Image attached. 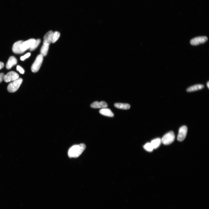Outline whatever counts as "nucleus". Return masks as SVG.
Instances as JSON below:
<instances>
[{"label":"nucleus","mask_w":209,"mask_h":209,"mask_svg":"<svg viewBox=\"0 0 209 209\" xmlns=\"http://www.w3.org/2000/svg\"><path fill=\"white\" fill-rule=\"evenodd\" d=\"M85 145L83 144L74 145L68 151V155L70 158H77L79 157L85 150Z\"/></svg>","instance_id":"f257e3e1"},{"label":"nucleus","mask_w":209,"mask_h":209,"mask_svg":"<svg viewBox=\"0 0 209 209\" xmlns=\"http://www.w3.org/2000/svg\"><path fill=\"white\" fill-rule=\"evenodd\" d=\"M22 81L23 80L22 78H19L10 83L7 88L8 92L10 93L16 92L21 85Z\"/></svg>","instance_id":"f03ea898"},{"label":"nucleus","mask_w":209,"mask_h":209,"mask_svg":"<svg viewBox=\"0 0 209 209\" xmlns=\"http://www.w3.org/2000/svg\"><path fill=\"white\" fill-rule=\"evenodd\" d=\"M175 138L174 132L171 131L167 133L161 139V142L164 145H168L173 142Z\"/></svg>","instance_id":"7ed1b4c3"},{"label":"nucleus","mask_w":209,"mask_h":209,"mask_svg":"<svg viewBox=\"0 0 209 209\" xmlns=\"http://www.w3.org/2000/svg\"><path fill=\"white\" fill-rule=\"evenodd\" d=\"M43 59V56L41 54L37 56L31 67L32 72L36 73L38 71L42 63Z\"/></svg>","instance_id":"20e7f679"},{"label":"nucleus","mask_w":209,"mask_h":209,"mask_svg":"<svg viewBox=\"0 0 209 209\" xmlns=\"http://www.w3.org/2000/svg\"><path fill=\"white\" fill-rule=\"evenodd\" d=\"M19 78V75L16 72L11 71L5 75L4 80L7 83L13 81Z\"/></svg>","instance_id":"39448f33"},{"label":"nucleus","mask_w":209,"mask_h":209,"mask_svg":"<svg viewBox=\"0 0 209 209\" xmlns=\"http://www.w3.org/2000/svg\"><path fill=\"white\" fill-rule=\"evenodd\" d=\"M36 40L32 38L24 41L21 46V50L25 52L28 49H30L35 42Z\"/></svg>","instance_id":"423d86ee"},{"label":"nucleus","mask_w":209,"mask_h":209,"mask_svg":"<svg viewBox=\"0 0 209 209\" xmlns=\"http://www.w3.org/2000/svg\"><path fill=\"white\" fill-rule=\"evenodd\" d=\"M188 131V128L186 126H183L179 129L177 136V140L180 142L183 141L185 138Z\"/></svg>","instance_id":"0eeeda50"},{"label":"nucleus","mask_w":209,"mask_h":209,"mask_svg":"<svg viewBox=\"0 0 209 209\" xmlns=\"http://www.w3.org/2000/svg\"><path fill=\"white\" fill-rule=\"evenodd\" d=\"M208 40V38L206 36L196 37L192 39L190 41V43L192 46H196L204 43Z\"/></svg>","instance_id":"6e6552de"},{"label":"nucleus","mask_w":209,"mask_h":209,"mask_svg":"<svg viewBox=\"0 0 209 209\" xmlns=\"http://www.w3.org/2000/svg\"><path fill=\"white\" fill-rule=\"evenodd\" d=\"M24 42L22 40H20L13 44L12 48V51L13 53L16 54H22L24 52L22 51L21 49V44Z\"/></svg>","instance_id":"1a4fd4ad"},{"label":"nucleus","mask_w":209,"mask_h":209,"mask_svg":"<svg viewBox=\"0 0 209 209\" xmlns=\"http://www.w3.org/2000/svg\"><path fill=\"white\" fill-rule=\"evenodd\" d=\"M53 32L50 31L47 33L44 36L43 44L46 46H49L52 42Z\"/></svg>","instance_id":"9d476101"},{"label":"nucleus","mask_w":209,"mask_h":209,"mask_svg":"<svg viewBox=\"0 0 209 209\" xmlns=\"http://www.w3.org/2000/svg\"><path fill=\"white\" fill-rule=\"evenodd\" d=\"M108 106L107 103L104 101L100 102L95 101L91 104V107L94 108H107Z\"/></svg>","instance_id":"9b49d317"},{"label":"nucleus","mask_w":209,"mask_h":209,"mask_svg":"<svg viewBox=\"0 0 209 209\" xmlns=\"http://www.w3.org/2000/svg\"><path fill=\"white\" fill-rule=\"evenodd\" d=\"M17 63V60L16 58L13 56H11L9 58L6 64V67L8 69H10L13 66Z\"/></svg>","instance_id":"f8f14e48"},{"label":"nucleus","mask_w":209,"mask_h":209,"mask_svg":"<svg viewBox=\"0 0 209 209\" xmlns=\"http://www.w3.org/2000/svg\"><path fill=\"white\" fill-rule=\"evenodd\" d=\"M99 112L101 114L107 116L112 117L114 116V114L111 110L107 108L101 109L99 111Z\"/></svg>","instance_id":"ddd939ff"},{"label":"nucleus","mask_w":209,"mask_h":209,"mask_svg":"<svg viewBox=\"0 0 209 209\" xmlns=\"http://www.w3.org/2000/svg\"><path fill=\"white\" fill-rule=\"evenodd\" d=\"M204 87L203 85L202 84H197L192 86L188 88L187 89V91L190 92L195 91L202 89Z\"/></svg>","instance_id":"4468645a"},{"label":"nucleus","mask_w":209,"mask_h":209,"mask_svg":"<svg viewBox=\"0 0 209 209\" xmlns=\"http://www.w3.org/2000/svg\"><path fill=\"white\" fill-rule=\"evenodd\" d=\"M114 106L117 108L123 110L129 109L130 108V104L127 103H116Z\"/></svg>","instance_id":"2eb2a0df"},{"label":"nucleus","mask_w":209,"mask_h":209,"mask_svg":"<svg viewBox=\"0 0 209 209\" xmlns=\"http://www.w3.org/2000/svg\"><path fill=\"white\" fill-rule=\"evenodd\" d=\"M161 143V139L159 138H157L152 140L151 143L154 149H156L159 147Z\"/></svg>","instance_id":"dca6fc26"},{"label":"nucleus","mask_w":209,"mask_h":209,"mask_svg":"<svg viewBox=\"0 0 209 209\" xmlns=\"http://www.w3.org/2000/svg\"><path fill=\"white\" fill-rule=\"evenodd\" d=\"M49 46L43 45L42 47L40 50V54L43 56H46L49 50Z\"/></svg>","instance_id":"f3484780"},{"label":"nucleus","mask_w":209,"mask_h":209,"mask_svg":"<svg viewBox=\"0 0 209 209\" xmlns=\"http://www.w3.org/2000/svg\"><path fill=\"white\" fill-rule=\"evenodd\" d=\"M144 148L146 151L151 152L154 150V148L151 143H148L146 144L144 146Z\"/></svg>","instance_id":"a211bd4d"},{"label":"nucleus","mask_w":209,"mask_h":209,"mask_svg":"<svg viewBox=\"0 0 209 209\" xmlns=\"http://www.w3.org/2000/svg\"><path fill=\"white\" fill-rule=\"evenodd\" d=\"M60 36V34L59 32H53L52 42L54 43L58 39Z\"/></svg>","instance_id":"6ab92c4d"},{"label":"nucleus","mask_w":209,"mask_h":209,"mask_svg":"<svg viewBox=\"0 0 209 209\" xmlns=\"http://www.w3.org/2000/svg\"><path fill=\"white\" fill-rule=\"evenodd\" d=\"M41 40L40 39H38L36 40V42L33 46L29 49L30 50L32 51L34 50L38 46Z\"/></svg>","instance_id":"aec40b11"},{"label":"nucleus","mask_w":209,"mask_h":209,"mask_svg":"<svg viewBox=\"0 0 209 209\" xmlns=\"http://www.w3.org/2000/svg\"><path fill=\"white\" fill-rule=\"evenodd\" d=\"M31 55V54L30 53H28L26 54L23 56H22L21 57V60L22 61H24L25 59L30 56Z\"/></svg>","instance_id":"412c9836"},{"label":"nucleus","mask_w":209,"mask_h":209,"mask_svg":"<svg viewBox=\"0 0 209 209\" xmlns=\"http://www.w3.org/2000/svg\"><path fill=\"white\" fill-rule=\"evenodd\" d=\"M17 70L19 72L22 74H24V70L20 66L18 65L17 67Z\"/></svg>","instance_id":"4be33fe9"},{"label":"nucleus","mask_w":209,"mask_h":209,"mask_svg":"<svg viewBox=\"0 0 209 209\" xmlns=\"http://www.w3.org/2000/svg\"><path fill=\"white\" fill-rule=\"evenodd\" d=\"M5 74L3 73H0V83H1L4 80Z\"/></svg>","instance_id":"5701e85b"},{"label":"nucleus","mask_w":209,"mask_h":209,"mask_svg":"<svg viewBox=\"0 0 209 209\" xmlns=\"http://www.w3.org/2000/svg\"><path fill=\"white\" fill-rule=\"evenodd\" d=\"M4 66V63L2 62H0V70L3 68Z\"/></svg>","instance_id":"b1692460"},{"label":"nucleus","mask_w":209,"mask_h":209,"mask_svg":"<svg viewBox=\"0 0 209 209\" xmlns=\"http://www.w3.org/2000/svg\"><path fill=\"white\" fill-rule=\"evenodd\" d=\"M207 85L208 88H209V81H208L207 82Z\"/></svg>","instance_id":"393cba45"}]
</instances>
